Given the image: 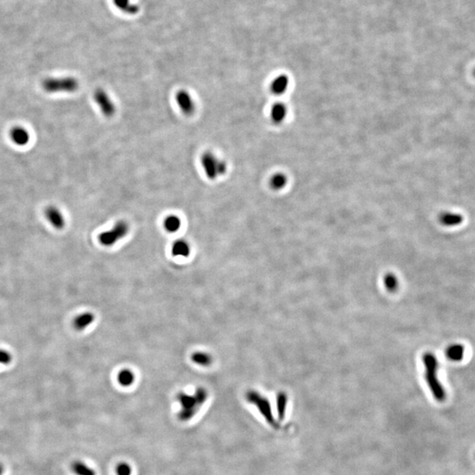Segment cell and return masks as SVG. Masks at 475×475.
I'll return each mask as SVG.
<instances>
[{
	"instance_id": "24",
	"label": "cell",
	"mask_w": 475,
	"mask_h": 475,
	"mask_svg": "<svg viewBox=\"0 0 475 475\" xmlns=\"http://www.w3.org/2000/svg\"><path fill=\"white\" fill-rule=\"evenodd\" d=\"M384 284H385V287L387 288V290H389L390 292L396 291L398 289V286H399L397 277L391 273H389V274L385 275Z\"/></svg>"
},
{
	"instance_id": "26",
	"label": "cell",
	"mask_w": 475,
	"mask_h": 475,
	"mask_svg": "<svg viewBox=\"0 0 475 475\" xmlns=\"http://www.w3.org/2000/svg\"><path fill=\"white\" fill-rule=\"evenodd\" d=\"M194 395L196 396V400L203 406L208 399V391L204 387H198L196 390Z\"/></svg>"
},
{
	"instance_id": "19",
	"label": "cell",
	"mask_w": 475,
	"mask_h": 475,
	"mask_svg": "<svg viewBox=\"0 0 475 475\" xmlns=\"http://www.w3.org/2000/svg\"><path fill=\"white\" fill-rule=\"evenodd\" d=\"M71 471L76 475H96V472L84 462L76 460L71 464Z\"/></svg>"
},
{
	"instance_id": "17",
	"label": "cell",
	"mask_w": 475,
	"mask_h": 475,
	"mask_svg": "<svg viewBox=\"0 0 475 475\" xmlns=\"http://www.w3.org/2000/svg\"><path fill=\"white\" fill-rule=\"evenodd\" d=\"M113 3L117 9L127 14H136L139 12L137 5L133 4L131 0H113Z\"/></svg>"
},
{
	"instance_id": "20",
	"label": "cell",
	"mask_w": 475,
	"mask_h": 475,
	"mask_svg": "<svg viewBox=\"0 0 475 475\" xmlns=\"http://www.w3.org/2000/svg\"><path fill=\"white\" fill-rule=\"evenodd\" d=\"M182 225V221L177 216L171 215L168 216L167 219L164 221V227L169 232V233H175L179 231Z\"/></svg>"
},
{
	"instance_id": "22",
	"label": "cell",
	"mask_w": 475,
	"mask_h": 475,
	"mask_svg": "<svg viewBox=\"0 0 475 475\" xmlns=\"http://www.w3.org/2000/svg\"><path fill=\"white\" fill-rule=\"evenodd\" d=\"M287 395L284 392H279L277 395V415L280 421H283L285 415V410H286V405H287Z\"/></svg>"
},
{
	"instance_id": "21",
	"label": "cell",
	"mask_w": 475,
	"mask_h": 475,
	"mask_svg": "<svg viewBox=\"0 0 475 475\" xmlns=\"http://www.w3.org/2000/svg\"><path fill=\"white\" fill-rule=\"evenodd\" d=\"M192 361L201 366H210L212 363V356L205 352H195L191 356Z\"/></svg>"
},
{
	"instance_id": "5",
	"label": "cell",
	"mask_w": 475,
	"mask_h": 475,
	"mask_svg": "<svg viewBox=\"0 0 475 475\" xmlns=\"http://www.w3.org/2000/svg\"><path fill=\"white\" fill-rule=\"evenodd\" d=\"M130 232V225L124 221L120 220L114 225L111 230L104 232L99 235V240L105 247H111L121 238L125 237Z\"/></svg>"
},
{
	"instance_id": "23",
	"label": "cell",
	"mask_w": 475,
	"mask_h": 475,
	"mask_svg": "<svg viewBox=\"0 0 475 475\" xmlns=\"http://www.w3.org/2000/svg\"><path fill=\"white\" fill-rule=\"evenodd\" d=\"M287 177L284 175V173H276L273 175L271 180V186L275 190H279L284 188L285 185L287 184Z\"/></svg>"
},
{
	"instance_id": "18",
	"label": "cell",
	"mask_w": 475,
	"mask_h": 475,
	"mask_svg": "<svg viewBox=\"0 0 475 475\" xmlns=\"http://www.w3.org/2000/svg\"><path fill=\"white\" fill-rule=\"evenodd\" d=\"M117 381L121 387H131L135 381V374L129 369H123L117 375Z\"/></svg>"
},
{
	"instance_id": "13",
	"label": "cell",
	"mask_w": 475,
	"mask_h": 475,
	"mask_svg": "<svg viewBox=\"0 0 475 475\" xmlns=\"http://www.w3.org/2000/svg\"><path fill=\"white\" fill-rule=\"evenodd\" d=\"M287 107L284 105V103L277 102L273 105L271 108V117L273 122L276 124L281 123L284 121V119L287 116Z\"/></svg>"
},
{
	"instance_id": "8",
	"label": "cell",
	"mask_w": 475,
	"mask_h": 475,
	"mask_svg": "<svg viewBox=\"0 0 475 475\" xmlns=\"http://www.w3.org/2000/svg\"><path fill=\"white\" fill-rule=\"evenodd\" d=\"M45 216L52 226L57 230H62L66 226V219L56 206H49L45 210Z\"/></svg>"
},
{
	"instance_id": "28",
	"label": "cell",
	"mask_w": 475,
	"mask_h": 475,
	"mask_svg": "<svg viewBox=\"0 0 475 475\" xmlns=\"http://www.w3.org/2000/svg\"><path fill=\"white\" fill-rule=\"evenodd\" d=\"M4 470H5V469H4V466H3V465L0 463V475H3V474H4Z\"/></svg>"
},
{
	"instance_id": "4",
	"label": "cell",
	"mask_w": 475,
	"mask_h": 475,
	"mask_svg": "<svg viewBox=\"0 0 475 475\" xmlns=\"http://www.w3.org/2000/svg\"><path fill=\"white\" fill-rule=\"evenodd\" d=\"M246 400L249 403L254 404L256 407L259 412L265 418L268 424H271V426L275 429L279 428L278 424L275 422V418L272 414L271 403L267 398H265L264 396L261 395L256 391L250 390V391H247V393H246Z\"/></svg>"
},
{
	"instance_id": "12",
	"label": "cell",
	"mask_w": 475,
	"mask_h": 475,
	"mask_svg": "<svg viewBox=\"0 0 475 475\" xmlns=\"http://www.w3.org/2000/svg\"><path fill=\"white\" fill-rule=\"evenodd\" d=\"M288 86H289L288 77L285 75H280L272 81L271 89L272 93L275 95H281L286 92Z\"/></svg>"
},
{
	"instance_id": "15",
	"label": "cell",
	"mask_w": 475,
	"mask_h": 475,
	"mask_svg": "<svg viewBox=\"0 0 475 475\" xmlns=\"http://www.w3.org/2000/svg\"><path fill=\"white\" fill-rule=\"evenodd\" d=\"M93 321H94V315L92 312H84L75 318L73 322L75 329L78 331L84 330L89 325L93 323Z\"/></svg>"
},
{
	"instance_id": "27",
	"label": "cell",
	"mask_w": 475,
	"mask_h": 475,
	"mask_svg": "<svg viewBox=\"0 0 475 475\" xmlns=\"http://www.w3.org/2000/svg\"><path fill=\"white\" fill-rule=\"evenodd\" d=\"M12 355L6 350H0V363L9 364L12 362Z\"/></svg>"
},
{
	"instance_id": "16",
	"label": "cell",
	"mask_w": 475,
	"mask_h": 475,
	"mask_svg": "<svg viewBox=\"0 0 475 475\" xmlns=\"http://www.w3.org/2000/svg\"><path fill=\"white\" fill-rule=\"evenodd\" d=\"M190 254L189 244L184 239H178L172 244V254L173 256L187 257Z\"/></svg>"
},
{
	"instance_id": "10",
	"label": "cell",
	"mask_w": 475,
	"mask_h": 475,
	"mask_svg": "<svg viewBox=\"0 0 475 475\" xmlns=\"http://www.w3.org/2000/svg\"><path fill=\"white\" fill-rule=\"evenodd\" d=\"M10 137L14 144L19 146H25L30 141V134L27 129L21 126H15L10 131Z\"/></svg>"
},
{
	"instance_id": "2",
	"label": "cell",
	"mask_w": 475,
	"mask_h": 475,
	"mask_svg": "<svg viewBox=\"0 0 475 475\" xmlns=\"http://www.w3.org/2000/svg\"><path fill=\"white\" fill-rule=\"evenodd\" d=\"M42 88L49 93H74L79 87V80L74 77L47 78L42 81Z\"/></svg>"
},
{
	"instance_id": "25",
	"label": "cell",
	"mask_w": 475,
	"mask_h": 475,
	"mask_svg": "<svg viewBox=\"0 0 475 475\" xmlns=\"http://www.w3.org/2000/svg\"><path fill=\"white\" fill-rule=\"evenodd\" d=\"M116 473H117V475H131L132 468L128 463L121 462L117 465Z\"/></svg>"
},
{
	"instance_id": "1",
	"label": "cell",
	"mask_w": 475,
	"mask_h": 475,
	"mask_svg": "<svg viewBox=\"0 0 475 475\" xmlns=\"http://www.w3.org/2000/svg\"><path fill=\"white\" fill-rule=\"evenodd\" d=\"M423 360L425 366V379L432 395L439 402L445 401L446 392L438 377V358L433 353L426 352L423 356Z\"/></svg>"
},
{
	"instance_id": "3",
	"label": "cell",
	"mask_w": 475,
	"mask_h": 475,
	"mask_svg": "<svg viewBox=\"0 0 475 475\" xmlns=\"http://www.w3.org/2000/svg\"><path fill=\"white\" fill-rule=\"evenodd\" d=\"M201 164L204 169L206 176L212 181L219 176L224 175L227 172L226 162L218 158L210 151L203 153L201 157Z\"/></svg>"
},
{
	"instance_id": "9",
	"label": "cell",
	"mask_w": 475,
	"mask_h": 475,
	"mask_svg": "<svg viewBox=\"0 0 475 475\" xmlns=\"http://www.w3.org/2000/svg\"><path fill=\"white\" fill-rule=\"evenodd\" d=\"M177 400L182 406V409L190 410L196 415L203 407L196 400V396L189 395L186 392H179Z\"/></svg>"
},
{
	"instance_id": "29",
	"label": "cell",
	"mask_w": 475,
	"mask_h": 475,
	"mask_svg": "<svg viewBox=\"0 0 475 475\" xmlns=\"http://www.w3.org/2000/svg\"><path fill=\"white\" fill-rule=\"evenodd\" d=\"M474 75H475V70H474Z\"/></svg>"
},
{
	"instance_id": "14",
	"label": "cell",
	"mask_w": 475,
	"mask_h": 475,
	"mask_svg": "<svg viewBox=\"0 0 475 475\" xmlns=\"http://www.w3.org/2000/svg\"><path fill=\"white\" fill-rule=\"evenodd\" d=\"M445 354L447 358L452 362H459L464 358L465 348L461 344H452L448 347Z\"/></svg>"
},
{
	"instance_id": "6",
	"label": "cell",
	"mask_w": 475,
	"mask_h": 475,
	"mask_svg": "<svg viewBox=\"0 0 475 475\" xmlns=\"http://www.w3.org/2000/svg\"><path fill=\"white\" fill-rule=\"evenodd\" d=\"M93 98L96 104L98 105L101 111L105 117H112L117 111L116 104L114 103L108 93L102 88L95 90Z\"/></svg>"
},
{
	"instance_id": "7",
	"label": "cell",
	"mask_w": 475,
	"mask_h": 475,
	"mask_svg": "<svg viewBox=\"0 0 475 475\" xmlns=\"http://www.w3.org/2000/svg\"><path fill=\"white\" fill-rule=\"evenodd\" d=\"M176 102L181 111L186 116H192L196 111V104L191 94L186 90H180L176 93Z\"/></svg>"
},
{
	"instance_id": "11",
	"label": "cell",
	"mask_w": 475,
	"mask_h": 475,
	"mask_svg": "<svg viewBox=\"0 0 475 475\" xmlns=\"http://www.w3.org/2000/svg\"><path fill=\"white\" fill-rule=\"evenodd\" d=\"M463 220H464L463 216L459 213H455V212L446 211V212H442L439 216V222L442 225L447 226V227L459 225V224H462Z\"/></svg>"
}]
</instances>
